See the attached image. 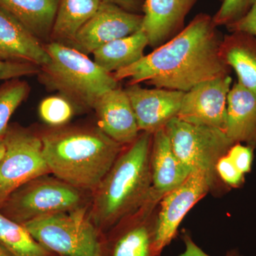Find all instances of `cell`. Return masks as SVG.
<instances>
[{
  "instance_id": "6da1fadb",
  "label": "cell",
  "mask_w": 256,
  "mask_h": 256,
  "mask_svg": "<svg viewBox=\"0 0 256 256\" xmlns=\"http://www.w3.org/2000/svg\"><path fill=\"white\" fill-rule=\"evenodd\" d=\"M222 38L212 16L202 13L164 44L112 74L118 82L128 79L129 85L146 82L186 92L202 82L230 75L220 56Z\"/></svg>"
},
{
  "instance_id": "7a4b0ae2",
  "label": "cell",
  "mask_w": 256,
  "mask_h": 256,
  "mask_svg": "<svg viewBox=\"0 0 256 256\" xmlns=\"http://www.w3.org/2000/svg\"><path fill=\"white\" fill-rule=\"evenodd\" d=\"M41 138L50 172L78 190H96L122 152L99 128H60Z\"/></svg>"
},
{
  "instance_id": "3957f363",
  "label": "cell",
  "mask_w": 256,
  "mask_h": 256,
  "mask_svg": "<svg viewBox=\"0 0 256 256\" xmlns=\"http://www.w3.org/2000/svg\"><path fill=\"white\" fill-rule=\"evenodd\" d=\"M152 133L142 132L96 188L92 216L100 227L117 225L138 212L152 194L150 170Z\"/></svg>"
},
{
  "instance_id": "277c9868",
  "label": "cell",
  "mask_w": 256,
  "mask_h": 256,
  "mask_svg": "<svg viewBox=\"0 0 256 256\" xmlns=\"http://www.w3.org/2000/svg\"><path fill=\"white\" fill-rule=\"evenodd\" d=\"M44 46L50 60L40 68V80L72 105L92 109L101 96L118 88L114 74L74 47L57 42H48Z\"/></svg>"
},
{
  "instance_id": "5b68a950",
  "label": "cell",
  "mask_w": 256,
  "mask_h": 256,
  "mask_svg": "<svg viewBox=\"0 0 256 256\" xmlns=\"http://www.w3.org/2000/svg\"><path fill=\"white\" fill-rule=\"evenodd\" d=\"M23 225L48 250L62 256H101L96 229L80 207L36 218Z\"/></svg>"
},
{
  "instance_id": "8992f818",
  "label": "cell",
  "mask_w": 256,
  "mask_h": 256,
  "mask_svg": "<svg viewBox=\"0 0 256 256\" xmlns=\"http://www.w3.org/2000/svg\"><path fill=\"white\" fill-rule=\"evenodd\" d=\"M164 129L175 154L191 172L205 173L214 186L217 184H224L216 172V165L234 144L224 131L188 124L178 118Z\"/></svg>"
},
{
  "instance_id": "52a82bcc",
  "label": "cell",
  "mask_w": 256,
  "mask_h": 256,
  "mask_svg": "<svg viewBox=\"0 0 256 256\" xmlns=\"http://www.w3.org/2000/svg\"><path fill=\"white\" fill-rule=\"evenodd\" d=\"M82 202L78 188L44 174L15 190L2 205L6 216L24 224L46 216L76 210Z\"/></svg>"
},
{
  "instance_id": "ba28073f",
  "label": "cell",
  "mask_w": 256,
  "mask_h": 256,
  "mask_svg": "<svg viewBox=\"0 0 256 256\" xmlns=\"http://www.w3.org/2000/svg\"><path fill=\"white\" fill-rule=\"evenodd\" d=\"M4 156L0 162V205L20 186L50 173L41 137L21 128H8Z\"/></svg>"
},
{
  "instance_id": "9c48e42d",
  "label": "cell",
  "mask_w": 256,
  "mask_h": 256,
  "mask_svg": "<svg viewBox=\"0 0 256 256\" xmlns=\"http://www.w3.org/2000/svg\"><path fill=\"white\" fill-rule=\"evenodd\" d=\"M215 188L208 175L194 172L178 188L165 194L160 202L156 249L161 254L174 238L183 218L192 207Z\"/></svg>"
},
{
  "instance_id": "30bf717a",
  "label": "cell",
  "mask_w": 256,
  "mask_h": 256,
  "mask_svg": "<svg viewBox=\"0 0 256 256\" xmlns=\"http://www.w3.org/2000/svg\"><path fill=\"white\" fill-rule=\"evenodd\" d=\"M143 15L126 11L117 5L101 2L95 14L77 33L70 46L85 54L142 28Z\"/></svg>"
},
{
  "instance_id": "8fae6325",
  "label": "cell",
  "mask_w": 256,
  "mask_h": 256,
  "mask_svg": "<svg viewBox=\"0 0 256 256\" xmlns=\"http://www.w3.org/2000/svg\"><path fill=\"white\" fill-rule=\"evenodd\" d=\"M230 75L206 80L185 92L178 118L188 124L217 128L225 132Z\"/></svg>"
},
{
  "instance_id": "7c38bea8",
  "label": "cell",
  "mask_w": 256,
  "mask_h": 256,
  "mask_svg": "<svg viewBox=\"0 0 256 256\" xmlns=\"http://www.w3.org/2000/svg\"><path fill=\"white\" fill-rule=\"evenodd\" d=\"M140 131L153 134L178 118L185 92L164 88L148 89L139 84L126 89Z\"/></svg>"
},
{
  "instance_id": "4fadbf2b",
  "label": "cell",
  "mask_w": 256,
  "mask_h": 256,
  "mask_svg": "<svg viewBox=\"0 0 256 256\" xmlns=\"http://www.w3.org/2000/svg\"><path fill=\"white\" fill-rule=\"evenodd\" d=\"M162 198L153 191L148 202L130 216L132 223L116 238L111 256H161L156 252V240Z\"/></svg>"
},
{
  "instance_id": "5bb4252c",
  "label": "cell",
  "mask_w": 256,
  "mask_h": 256,
  "mask_svg": "<svg viewBox=\"0 0 256 256\" xmlns=\"http://www.w3.org/2000/svg\"><path fill=\"white\" fill-rule=\"evenodd\" d=\"M198 0H144L142 28L149 46L158 48L184 28L185 18Z\"/></svg>"
},
{
  "instance_id": "9a60e30c",
  "label": "cell",
  "mask_w": 256,
  "mask_h": 256,
  "mask_svg": "<svg viewBox=\"0 0 256 256\" xmlns=\"http://www.w3.org/2000/svg\"><path fill=\"white\" fill-rule=\"evenodd\" d=\"M98 128L116 142L131 144L140 129L127 92L120 88L106 92L94 105Z\"/></svg>"
},
{
  "instance_id": "2e32d148",
  "label": "cell",
  "mask_w": 256,
  "mask_h": 256,
  "mask_svg": "<svg viewBox=\"0 0 256 256\" xmlns=\"http://www.w3.org/2000/svg\"><path fill=\"white\" fill-rule=\"evenodd\" d=\"M0 60L28 63L41 68L50 62L44 44L0 10Z\"/></svg>"
},
{
  "instance_id": "e0dca14e",
  "label": "cell",
  "mask_w": 256,
  "mask_h": 256,
  "mask_svg": "<svg viewBox=\"0 0 256 256\" xmlns=\"http://www.w3.org/2000/svg\"><path fill=\"white\" fill-rule=\"evenodd\" d=\"M150 170L152 190L162 197L180 186L192 173L175 154L164 128L152 134Z\"/></svg>"
},
{
  "instance_id": "ac0fdd59",
  "label": "cell",
  "mask_w": 256,
  "mask_h": 256,
  "mask_svg": "<svg viewBox=\"0 0 256 256\" xmlns=\"http://www.w3.org/2000/svg\"><path fill=\"white\" fill-rule=\"evenodd\" d=\"M227 137L234 143L256 148V95L238 82L227 97Z\"/></svg>"
},
{
  "instance_id": "d6986e66",
  "label": "cell",
  "mask_w": 256,
  "mask_h": 256,
  "mask_svg": "<svg viewBox=\"0 0 256 256\" xmlns=\"http://www.w3.org/2000/svg\"><path fill=\"white\" fill-rule=\"evenodd\" d=\"M60 0H0L3 10L42 43L50 41Z\"/></svg>"
},
{
  "instance_id": "ffe728a7",
  "label": "cell",
  "mask_w": 256,
  "mask_h": 256,
  "mask_svg": "<svg viewBox=\"0 0 256 256\" xmlns=\"http://www.w3.org/2000/svg\"><path fill=\"white\" fill-rule=\"evenodd\" d=\"M220 56L238 76V82L256 95V36L230 32L222 38Z\"/></svg>"
},
{
  "instance_id": "44dd1931",
  "label": "cell",
  "mask_w": 256,
  "mask_h": 256,
  "mask_svg": "<svg viewBox=\"0 0 256 256\" xmlns=\"http://www.w3.org/2000/svg\"><path fill=\"white\" fill-rule=\"evenodd\" d=\"M148 45V37L140 30L97 48L92 52L94 60L108 73L114 74L140 60Z\"/></svg>"
},
{
  "instance_id": "7402d4cb",
  "label": "cell",
  "mask_w": 256,
  "mask_h": 256,
  "mask_svg": "<svg viewBox=\"0 0 256 256\" xmlns=\"http://www.w3.org/2000/svg\"><path fill=\"white\" fill-rule=\"evenodd\" d=\"M102 0H60L50 42L70 46L82 26L96 14Z\"/></svg>"
},
{
  "instance_id": "603a6c76",
  "label": "cell",
  "mask_w": 256,
  "mask_h": 256,
  "mask_svg": "<svg viewBox=\"0 0 256 256\" xmlns=\"http://www.w3.org/2000/svg\"><path fill=\"white\" fill-rule=\"evenodd\" d=\"M0 245L14 256H48L23 224L0 213Z\"/></svg>"
},
{
  "instance_id": "cb8c5ba5",
  "label": "cell",
  "mask_w": 256,
  "mask_h": 256,
  "mask_svg": "<svg viewBox=\"0 0 256 256\" xmlns=\"http://www.w3.org/2000/svg\"><path fill=\"white\" fill-rule=\"evenodd\" d=\"M30 86L20 78L6 80L0 86V138L9 128V121L20 104L28 98Z\"/></svg>"
},
{
  "instance_id": "d4e9b609",
  "label": "cell",
  "mask_w": 256,
  "mask_h": 256,
  "mask_svg": "<svg viewBox=\"0 0 256 256\" xmlns=\"http://www.w3.org/2000/svg\"><path fill=\"white\" fill-rule=\"evenodd\" d=\"M40 117L50 126L60 127L68 122L74 114V108L63 96H50L44 99L38 108Z\"/></svg>"
},
{
  "instance_id": "484cf974",
  "label": "cell",
  "mask_w": 256,
  "mask_h": 256,
  "mask_svg": "<svg viewBox=\"0 0 256 256\" xmlns=\"http://www.w3.org/2000/svg\"><path fill=\"white\" fill-rule=\"evenodd\" d=\"M255 0H223L214 16V23L218 28L227 26L238 21L248 12Z\"/></svg>"
},
{
  "instance_id": "4316f807",
  "label": "cell",
  "mask_w": 256,
  "mask_h": 256,
  "mask_svg": "<svg viewBox=\"0 0 256 256\" xmlns=\"http://www.w3.org/2000/svg\"><path fill=\"white\" fill-rule=\"evenodd\" d=\"M216 172L228 188H239L245 182V174L239 171L227 154L220 158L216 165Z\"/></svg>"
},
{
  "instance_id": "83f0119b",
  "label": "cell",
  "mask_w": 256,
  "mask_h": 256,
  "mask_svg": "<svg viewBox=\"0 0 256 256\" xmlns=\"http://www.w3.org/2000/svg\"><path fill=\"white\" fill-rule=\"evenodd\" d=\"M40 72V67L34 64L0 60V82L38 74Z\"/></svg>"
},
{
  "instance_id": "f1b7e54d",
  "label": "cell",
  "mask_w": 256,
  "mask_h": 256,
  "mask_svg": "<svg viewBox=\"0 0 256 256\" xmlns=\"http://www.w3.org/2000/svg\"><path fill=\"white\" fill-rule=\"evenodd\" d=\"M254 150L250 146L236 143L230 148L226 154L239 171L246 174L252 171Z\"/></svg>"
},
{
  "instance_id": "f546056e",
  "label": "cell",
  "mask_w": 256,
  "mask_h": 256,
  "mask_svg": "<svg viewBox=\"0 0 256 256\" xmlns=\"http://www.w3.org/2000/svg\"><path fill=\"white\" fill-rule=\"evenodd\" d=\"M230 32H242L256 36V0L244 18L226 26Z\"/></svg>"
},
{
  "instance_id": "4dcf8cb0",
  "label": "cell",
  "mask_w": 256,
  "mask_h": 256,
  "mask_svg": "<svg viewBox=\"0 0 256 256\" xmlns=\"http://www.w3.org/2000/svg\"><path fill=\"white\" fill-rule=\"evenodd\" d=\"M182 239L185 245V250L178 256H210L203 252L192 240L188 233L183 234ZM225 256H242L236 250H229Z\"/></svg>"
},
{
  "instance_id": "1f68e13d",
  "label": "cell",
  "mask_w": 256,
  "mask_h": 256,
  "mask_svg": "<svg viewBox=\"0 0 256 256\" xmlns=\"http://www.w3.org/2000/svg\"><path fill=\"white\" fill-rule=\"evenodd\" d=\"M102 1L117 5L130 12L143 15L144 0H102Z\"/></svg>"
},
{
  "instance_id": "d6a6232c",
  "label": "cell",
  "mask_w": 256,
  "mask_h": 256,
  "mask_svg": "<svg viewBox=\"0 0 256 256\" xmlns=\"http://www.w3.org/2000/svg\"><path fill=\"white\" fill-rule=\"evenodd\" d=\"M5 150H6V146H5L4 136L0 138V162L4 156Z\"/></svg>"
},
{
  "instance_id": "836d02e7",
  "label": "cell",
  "mask_w": 256,
  "mask_h": 256,
  "mask_svg": "<svg viewBox=\"0 0 256 256\" xmlns=\"http://www.w3.org/2000/svg\"><path fill=\"white\" fill-rule=\"evenodd\" d=\"M0 256H14L11 252H8L6 249L0 245Z\"/></svg>"
}]
</instances>
